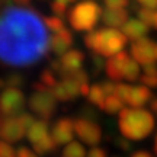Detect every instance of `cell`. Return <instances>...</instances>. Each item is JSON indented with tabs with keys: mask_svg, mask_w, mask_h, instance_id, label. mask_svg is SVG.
I'll use <instances>...</instances> for the list:
<instances>
[{
	"mask_svg": "<svg viewBox=\"0 0 157 157\" xmlns=\"http://www.w3.org/2000/svg\"><path fill=\"white\" fill-rule=\"evenodd\" d=\"M50 51V35L44 19L31 7L6 6L0 12V61L13 67H29Z\"/></svg>",
	"mask_w": 157,
	"mask_h": 157,
	"instance_id": "obj_1",
	"label": "cell"
},
{
	"mask_svg": "<svg viewBox=\"0 0 157 157\" xmlns=\"http://www.w3.org/2000/svg\"><path fill=\"white\" fill-rule=\"evenodd\" d=\"M119 131L127 140L140 141L154 129V117L143 108H124L119 112Z\"/></svg>",
	"mask_w": 157,
	"mask_h": 157,
	"instance_id": "obj_2",
	"label": "cell"
},
{
	"mask_svg": "<svg viewBox=\"0 0 157 157\" xmlns=\"http://www.w3.org/2000/svg\"><path fill=\"white\" fill-rule=\"evenodd\" d=\"M84 45L92 52H96L102 57H113L121 52L125 44L128 42L127 36L115 28L93 29L84 35Z\"/></svg>",
	"mask_w": 157,
	"mask_h": 157,
	"instance_id": "obj_3",
	"label": "cell"
},
{
	"mask_svg": "<svg viewBox=\"0 0 157 157\" xmlns=\"http://www.w3.org/2000/svg\"><path fill=\"white\" fill-rule=\"evenodd\" d=\"M102 9L93 0H83L73 6L67 13L71 28L77 32H90L102 17Z\"/></svg>",
	"mask_w": 157,
	"mask_h": 157,
	"instance_id": "obj_4",
	"label": "cell"
},
{
	"mask_svg": "<svg viewBox=\"0 0 157 157\" xmlns=\"http://www.w3.org/2000/svg\"><path fill=\"white\" fill-rule=\"evenodd\" d=\"M25 108V96L19 89L6 87L0 92V117L10 118L21 115Z\"/></svg>",
	"mask_w": 157,
	"mask_h": 157,
	"instance_id": "obj_5",
	"label": "cell"
},
{
	"mask_svg": "<svg viewBox=\"0 0 157 157\" xmlns=\"http://www.w3.org/2000/svg\"><path fill=\"white\" fill-rule=\"evenodd\" d=\"M29 108L41 119L48 121L57 109V99L54 98L51 89L44 92H35L29 99Z\"/></svg>",
	"mask_w": 157,
	"mask_h": 157,
	"instance_id": "obj_6",
	"label": "cell"
},
{
	"mask_svg": "<svg viewBox=\"0 0 157 157\" xmlns=\"http://www.w3.org/2000/svg\"><path fill=\"white\" fill-rule=\"evenodd\" d=\"M74 132L87 146H98L102 140V129L93 121L77 118L74 119Z\"/></svg>",
	"mask_w": 157,
	"mask_h": 157,
	"instance_id": "obj_7",
	"label": "cell"
},
{
	"mask_svg": "<svg viewBox=\"0 0 157 157\" xmlns=\"http://www.w3.org/2000/svg\"><path fill=\"white\" fill-rule=\"evenodd\" d=\"M129 52L132 56V60L143 66L153 64L156 61V44L153 42V39L146 38V36L134 41L131 44Z\"/></svg>",
	"mask_w": 157,
	"mask_h": 157,
	"instance_id": "obj_8",
	"label": "cell"
},
{
	"mask_svg": "<svg viewBox=\"0 0 157 157\" xmlns=\"http://www.w3.org/2000/svg\"><path fill=\"white\" fill-rule=\"evenodd\" d=\"M74 135V121L71 118L63 117L57 119L51 129V137L56 141L57 146H64L71 143Z\"/></svg>",
	"mask_w": 157,
	"mask_h": 157,
	"instance_id": "obj_9",
	"label": "cell"
},
{
	"mask_svg": "<svg viewBox=\"0 0 157 157\" xmlns=\"http://www.w3.org/2000/svg\"><path fill=\"white\" fill-rule=\"evenodd\" d=\"M25 134H26V129L19 122L17 117L3 118L2 127H0V137L6 143H16V141L22 140Z\"/></svg>",
	"mask_w": 157,
	"mask_h": 157,
	"instance_id": "obj_10",
	"label": "cell"
},
{
	"mask_svg": "<svg viewBox=\"0 0 157 157\" xmlns=\"http://www.w3.org/2000/svg\"><path fill=\"white\" fill-rule=\"evenodd\" d=\"M84 61V54L78 50H70L67 51L64 56L60 58V64H61V70H60V76L61 78L67 77L70 74L76 73L78 70H82Z\"/></svg>",
	"mask_w": 157,
	"mask_h": 157,
	"instance_id": "obj_11",
	"label": "cell"
},
{
	"mask_svg": "<svg viewBox=\"0 0 157 157\" xmlns=\"http://www.w3.org/2000/svg\"><path fill=\"white\" fill-rule=\"evenodd\" d=\"M52 95L57 101L61 102H68V101H74L78 95H80V86H78L73 78H63L61 82L51 89Z\"/></svg>",
	"mask_w": 157,
	"mask_h": 157,
	"instance_id": "obj_12",
	"label": "cell"
},
{
	"mask_svg": "<svg viewBox=\"0 0 157 157\" xmlns=\"http://www.w3.org/2000/svg\"><path fill=\"white\" fill-rule=\"evenodd\" d=\"M73 42H74L73 34L66 28L50 36V51L52 54H56L57 57L64 56L67 51H70Z\"/></svg>",
	"mask_w": 157,
	"mask_h": 157,
	"instance_id": "obj_13",
	"label": "cell"
},
{
	"mask_svg": "<svg viewBox=\"0 0 157 157\" xmlns=\"http://www.w3.org/2000/svg\"><path fill=\"white\" fill-rule=\"evenodd\" d=\"M128 61H129V56L125 51H121V52H118L117 56L111 57L106 61V67H105V71H106L108 77L111 78L112 82L122 80L124 70H125V66H127Z\"/></svg>",
	"mask_w": 157,
	"mask_h": 157,
	"instance_id": "obj_14",
	"label": "cell"
},
{
	"mask_svg": "<svg viewBox=\"0 0 157 157\" xmlns=\"http://www.w3.org/2000/svg\"><path fill=\"white\" fill-rule=\"evenodd\" d=\"M150 29L144 22H141L140 19H128L122 26V34L127 36L129 41H137V39L144 38Z\"/></svg>",
	"mask_w": 157,
	"mask_h": 157,
	"instance_id": "obj_15",
	"label": "cell"
},
{
	"mask_svg": "<svg viewBox=\"0 0 157 157\" xmlns=\"http://www.w3.org/2000/svg\"><path fill=\"white\" fill-rule=\"evenodd\" d=\"M129 13L127 9H105L102 12V22L108 28H115L124 26V23L128 21Z\"/></svg>",
	"mask_w": 157,
	"mask_h": 157,
	"instance_id": "obj_16",
	"label": "cell"
},
{
	"mask_svg": "<svg viewBox=\"0 0 157 157\" xmlns=\"http://www.w3.org/2000/svg\"><path fill=\"white\" fill-rule=\"evenodd\" d=\"M151 98H153V93L147 86H144V84L132 86L131 93H129L128 105H131L132 108H141L144 106L146 103L151 102Z\"/></svg>",
	"mask_w": 157,
	"mask_h": 157,
	"instance_id": "obj_17",
	"label": "cell"
},
{
	"mask_svg": "<svg viewBox=\"0 0 157 157\" xmlns=\"http://www.w3.org/2000/svg\"><path fill=\"white\" fill-rule=\"evenodd\" d=\"M26 135H28V140L32 143V146L39 143L41 140H44L45 137H48V121H44V119H39V121H35L31 128L26 131Z\"/></svg>",
	"mask_w": 157,
	"mask_h": 157,
	"instance_id": "obj_18",
	"label": "cell"
},
{
	"mask_svg": "<svg viewBox=\"0 0 157 157\" xmlns=\"http://www.w3.org/2000/svg\"><path fill=\"white\" fill-rule=\"evenodd\" d=\"M141 84L150 87H157V64H147L143 67V74L140 76Z\"/></svg>",
	"mask_w": 157,
	"mask_h": 157,
	"instance_id": "obj_19",
	"label": "cell"
},
{
	"mask_svg": "<svg viewBox=\"0 0 157 157\" xmlns=\"http://www.w3.org/2000/svg\"><path fill=\"white\" fill-rule=\"evenodd\" d=\"M87 99L92 105H96L99 109H103V103H105V99H106V95L105 92L102 90L101 83H96L93 84L89 90V95H87Z\"/></svg>",
	"mask_w": 157,
	"mask_h": 157,
	"instance_id": "obj_20",
	"label": "cell"
},
{
	"mask_svg": "<svg viewBox=\"0 0 157 157\" xmlns=\"http://www.w3.org/2000/svg\"><path fill=\"white\" fill-rule=\"evenodd\" d=\"M56 147H57L56 141L52 140L51 135H48V137H45L44 140H41L39 143L34 144V150L36 154H39V156H45V154H48V153L54 151Z\"/></svg>",
	"mask_w": 157,
	"mask_h": 157,
	"instance_id": "obj_21",
	"label": "cell"
},
{
	"mask_svg": "<svg viewBox=\"0 0 157 157\" xmlns=\"http://www.w3.org/2000/svg\"><path fill=\"white\" fill-rule=\"evenodd\" d=\"M141 76V70H140V64L129 58V61L127 63L125 66V70H124V78L128 80V82H135L137 78H140Z\"/></svg>",
	"mask_w": 157,
	"mask_h": 157,
	"instance_id": "obj_22",
	"label": "cell"
},
{
	"mask_svg": "<svg viewBox=\"0 0 157 157\" xmlns=\"http://www.w3.org/2000/svg\"><path fill=\"white\" fill-rule=\"evenodd\" d=\"M61 157H86V150H84V147L80 143L71 141L63 150Z\"/></svg>",
	"mask_w": 157,
	"mask_h": 157,
	"instance_id": "obj_23",
	"label": "cell"
},
{
	"mask_svg": "<svg viewBox=\"0 0 157 157\" xmlns=\"http://www.w3.org/2000/svg\"><path fill=\"white\" fill-rule=\"evenodd\" d=\"M122 109H124V102L122 101H119L115 95L106 96L105 103H103V109H102V111H105V112L113 115V113H117V112H121Z\"/></svg>",
	"mask_w": 157,
	"mask_h": 157,
	"instance_id": "obj_24",
	"label": "cell"
},
{
	"mask_svg": "<svg viewBox=\"0 0 157 157\" xmlns=\"http://www.w3.org/2000/svg\"><path fill=\"white\" fill-rule=\"evenodd\" d=\"M44 23H45V26H47V29L51 31V32H54V34L60 32V31H63V29H66L64 21H63L61 17L54 16V15H52V16L44 17Z\"/></svg>",
	"mask_w": 157,
	"mask_h": 157,
	"instance_id": "obj_25",
	"label": "cell"
},
{
	"mask_svg": "<svg viewBox=\"0 0 157 157\" xmlns=\"http://www.w3.org/2000/svg\"><path fill=\"white\" fill-rule=\"evenodd\" d=\"M134 10L137 12V15L140 17L141 22H144L150 28L153 23V17H154V12L150 10V9H144V7H138V5L135 3L134 5Z\"/></svg>",
	"mask_w": 157,
	"mask_h": 157,
	"instance_id": "obj_26",
	"label": "cell"
},
{
	"mask_svg": "<svg viewBox=\"0 0 157 157\" xmlns=\"http://www.w3.org/2000/svg\"><path fill=\"white\" fill-rule=\"evenodd\" d=\"M90 60H92V70H93V74H99L102 70H105V67H106L105 57L99 56V54H96V52H92V54H90Z\"/></svg>",
	"mask_w": 157,
	"mask_h": 157,
	"instance_id": "obj_27",
	"label": "cell"
},
{
	"mask_svg": "<svg viewBox=\"0 0 157 157\" xmlns=\"http://www.w3.org/2000/svg\"><path fill=\"white\" fill-rule=\"evenodd\" d=\"M41 83L45 84L47 87L52 89V87H54V86L58 83L56 73H54L51 68H47V70H44V71L41 73Z\"/></svg>",
	"mask_w": 157,
	"mask_h": 157,
	"instance_id": "obj_28",
	"label": "cell"
},
{
	"mask_svg": "<svg viewBox=\"0 0 157 157\" xmlns=\"http://www.w3.org/2000/svg\"><path fill=\"white\" fill-rule=\"evenodd\" d=\"M131 89H132V86H129V84L118 83L117 84V90H115V96H117L119 101H122L124 103H128Z\"/></svg>",
	"mask_w": 157,
	"mask_h": 157,
	"instance_id": "obj_29",
	"label": "cell"
},
{
	"mask_svg": "<svg viewBox=\"0 0 157 157\" xmlns=\"http://www.w3.org/2000/svg\"><path fill=\"white\" fill-rule=\"evenodd\" d=\"M5 82H6V87H15V89H17V87H21L25 83V78L21 74L13 73V74H9Z\"/></svg>",
	"mask_w": 157,
	"mask_h": 157,
	"instance_id": "obj_30",
	"label": "cell"
},
{
	"mask_svg": "<svg viewBox=\"0 0 157 157\" xmlns=\"http://www.w3.org/2000/svg\"><path fill=\"white\" fill-rule=\"evenodd\" d=\"M51 12L54 13V16H58V17H61V19L68 13L67 6L63 5V3H58V2H56V0L51 3Z\"/></svg>",
	"mask_w": 157,
	"mask_h": 157,
	"instance_id": "obj_31",
	"label": "cell"
},
{
	"mask_svg": "<svg viewBox=\"0 0 157 157\" xmlns=\"http://www.w3.org/2000/svg\"><path fill=\"white\" fill-rule=\"evenodd\" d=\"M17 119H19V122L22 124V127H23L25 129H26V131H28V129L31 128V125H32V124L35 122V118L32 117L31 113L25 112V111H23V112L21 113V115H17Z\"/></svg>",
	"mask_w": 157,
	"mask_h": 157,
	"instance_id": "obj_32",
	"label": "cell"
},
{
	"mask_svg": "<svg viewBox=\"0 0 157 157\" xmlns=\"http://www.w3.org/2000/svg\"><path fill=\"white\" fill-rule=\"evenodd\" d=\"M106 9H125L129 5V0H103Z\"/></svg>",
	"mask_w": 157,
	"mask_h": 157,
	"instance_id": "obj_33",
	"label": "cell"
},
{
	"mask_svg": "<svg viewBox=\"0 0 157 157\" xmlns=\"http://www.w3.org/2000/svg\"><path fill=\"white\" fill-rule=\"evenodd\" d=\"M0 157H16L13 147L6 141H0Z\"/></svg>",
	"mask_w": 157,
	"mask_h": 157,
	"instance_id": "obj_34",
	"label": "cell"
},
{
	"mask_svg": "<svg viewBox=\"0 0 157 157\" xmlns=\"http://www.w3.org/2000/svg\"><path fill=\"white\" fill-rule=\"evenodd\" d=\"M117 82H112V80H108V82H102V90L105 92L106 96H112L115 95V90H117Z\"/></svg>",
	"mask_w": 157,
	"mask_h": 157,
	"instance_id": "obj_35",
	"label": "cell"
},
{
	"mask_svg": "<svg viewBox=\"0 0 157 157\" xmlns=\"http://www.w3.org/2000/svg\"><path fill=\"white\" fill-rule=\"evenodd\" d=\"M96 117H98V113L95 112V109H93L92 106H83L82 109H80V118H83V119L93 121Z\"/></svg>",
	"mask_w": 157,
	"mask_h": 157,
	"instance_id": "obj_36",
	"label": "cell"
},
{
	"mask_svg": "<svg viewBox=\"0 0 157 157\" xmlns=\"http://www.w3.org/2000/svg\"><path fill=\"white\" fill-rule=\"evenodd\" d=\"M135 3L140 5L141 7H144V9H150V10L157 7V0H135Z\"/></svg>",
	"mask_w": 157,
	"mask_h": 157,
	"instance_id": "obj_37",
	"label": "cell"
},
{
	"mask_svg": "<svg viewBox=\"0 0 157 157\" xmlns=\"http://www.w3.org/2000/svg\"><path fill=\"white\" fill-rule=\"evenodd\" d=\"M86 157H106V151L102 150V148H99V147H93V148L87 153Z\"/></svg>",
	"mask_w": 157,
	"mask_h": 157,
	"instance_id": "obj_38",
	"label": "cell"
},
{
	"mask_svg": "<svg viewBox=\"0 0 157 157\" xmlns=\"http://www.w3.org/2000/svg\"><path fill=\"white\" fill-rule=\"evenodd\" d=\"M117 144L121 150H125V151L131 148V144H129V141L127 140L125 137H119V138H117Z\"/></svg>",
	"mask_w": 157,
	"mask_h": 157,
	"instance_id": "obj_39",
	"label": "cell"
},
{
	"mask_svg": "<svg viewBox=\"0 0 157 157\" xmlns=\"http://www.w3.org/2000/svg\"><path fill=\"white\" fill-rule=\"evenodd\" d=\"M16 157H36V154L32 153L29 148H26V147H21L16 153Z\"/></svg>",
	"mask_w": 157,
	"mask_h": 157,
	"instance_id": "obj_40",
	"label": "cell"
},
{
	"mask_svg": "<svg viewBox=\"0 0 157 157\" xmlns=\"http://www.w3.org/2000/svg\"><path fill=\"white\" fill-rule=\"evenodd\" d=\"M32 0H12V5L17 7H29Z\"/></svg>",
	"mask_w": 157,
	"mask_h": 157,
	"instance_id": "obj_41",
	"label": "cell"
},
{
	"mask_svg": "<svg viewBox=\"0 0 157 157\" xmlns=\"http://www.w3.org/2000/svg\"><path fill=\"white\" fill-rule=\"evenodd\" d=\"M131 157H153V154L146 151V150H140V151H135Z\"/></svg>",
	"mask_w": 157,
	"mask_h": 157,
	"instance_id": "obj_42",
	"label": "cell"
},
{
	"mask_svg": "<svg viewBox=\"0 0 157 157\" xmlns=\"http://www.w3.org/2000/svg\"><path fill=\"white\" fill-rule=\"evenodd\" d=\"M56 2H58V3H63V5L68 6L70 3H73V2H76V0H56Z\"/></svg>",
	"mask_w": 157,
	"mask_h": 157,
	"instance_id": "obj_43",
	"label": "cell"
},
{
	"mask_svg": "<svg viewBox=\"0 0 157 157\" xmlns=\"http://www.w3.org/2000/svg\"><path fill=\"white\" fill-rule=\"evenodd\" d=\"M151 26L154 29H157V12H154V17H153V23H151Z\"/></svg>",
	"mask_w": 157,
	"mask_h": 157,
	"instance_id": "obj_44",
	"label": "cell"
},
{
	"mask_svg": "<svg viewBox=\"0 0 157 157\" xmlns=\"http://www.w3.org/2000/svg\"><path fill=\"white\" fill-rule=\"evenodd\" d=\"M151 109L157 113V99H153L151 101Z\"/></svg>",
	"mask_w": 157,
	"mask_h": 157,
	"instance_id": "obj_45",
	"label": "cell"
},
{
	"mask_svg": "<svg viewBox=\"0 0 157 157\" xmlns=\"http://www.w3.org/2000/svg\"><path fill=\"white\" fill-rule=\"evenodd\" d=\"M5 86H6V82L3 80V78H0V89H2V87H5Z\"/></svg>",
	"mask_w": 157,
	"mask_h": 157,
	"instance_id": "obj_46",
	"label": "cell"
},
{
	"mask_svg": "<svg viewBox=\"0 0 157 157\" xmlns=\"http://www.w3.org/2000/svg\"><path fill=\"white\" fill-rule=\"evenodd\" d=\"M3 3H5L6 6H10L12 5V0H3Z\"/></svg>",
	"mask_w": 157,
	"mask_h": 157,
	"instance_id": "obj_47",
	"label": "cell"
},
{
	"mask_svg": "<svg viewBox=\"0 0 157 157\" xmlns=\"http://www.w3.org/2000/svg\"><path fill=\"white\" fill-rule=\"evenodd\" d=\"M154 150H156V153H157V137H156V141H154Z\"/></svg>",
	"mask_w": 157,
	"mask_h": 157,
	"instance_id": "obj_48",
	"label": "cell"
},
{
	"mask_svg": "<svg viewBox=\"0 0 157 157\" xmlns=\"http://www.w3.org/2000/svg\"><path fill=\"white\" fill-rule=\"evenodd\" d=\"M2 121H3V118L0 117V127H2Z\"/></svg>",
	"mask_w": 157,
	"mask_h": 157,
	"instance_id": "obj_49",
	"label": "cell"
},
{
	"mask_svg": "<svg viewBox=\"0 0 157 157\" xmlns=\"http://www.w3.org/2000/svg\"><path fill=\"white\" fill-rule=\"evenodd\" d=\"M156 60H157V44H156Z\"/></svg>",
	"mask_w": 157,
	"mask_h": 157,
	"instance_id": "obj_50",
	"label": "cell"
},
{
	"mask_svg": "<svg viewBox=\"0 0 157 157\" xmlns=\"http://www.w3.org/2000/svg\"><path fill=\"white\" fill-rule=\"evenodd\" d=\"M2 2H3V0H0V3H2Z\"/></svg>",
	"mask_w": 157,
	"mask_h": 157,
	"instance_id": "obj_51",
	"label": "cell"
}]
</instances>
